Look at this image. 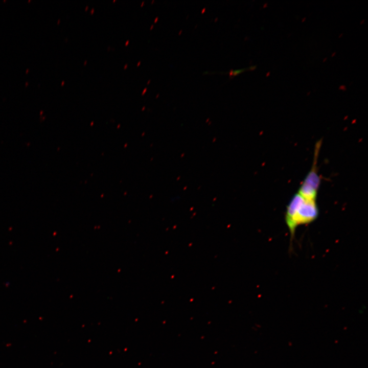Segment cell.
Segmentation results:
<instances>
[{"mask_svg":"<svg viewBox=\"0 0 368 368\" xmlns=\"http://www.w3.org/2000/svg\"><path fill=\"white\" fill-rule=\"evenodd\" d=\"M319 211L316 200L306 199L297 192L287 206L285 221L293 238L298 225L314 221L318 216Z\"/></svg>","mask_w":368,"mask_h":368,"instance_id":"6da1fadb","label":"cell"},{"mask_svg":"<svg viewBox=\"0 0 368 368\" xmlns=\"http://www.w3.org/2000/svg\"><path fill=\"white\" fill-rule=\"evenodd\" d=\"M320 145L321 143L319 142L316 144L314 163L297 192L303 197L310 200H316L320 185V180L317 170L316 161Z\"/></svg>","mask_w":368,"mask_h":368,"instance_id":"7a4b0ae2","label":"cell"},{"mask_svg":"<svg viewBox=\"0 0 368 368\" xmlns=\"http://www.w3.org/2000/svg\"><path fill=\"white\" fill-rule=\"evenodd\" d=\"M252 66L248 67L247 68H240V69H237V70H231L229 73L228 74L230 76H235L238 75V74H240L242 72H243L246 70H248L251 68Z\"/></svg>","mask_w":368,"mask_h":368,"instance_id":"3957f363","label":"cell"}]
</instances>
